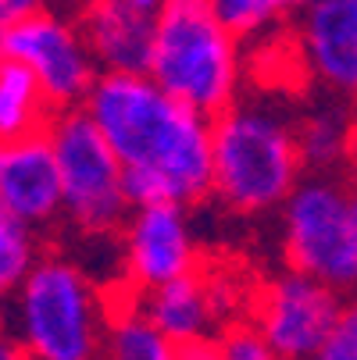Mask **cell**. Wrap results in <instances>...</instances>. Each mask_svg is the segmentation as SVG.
<instances>
[{
    "label": "cell",
    "instance_id": "9a60e30c",
    "mask_svg": "<svg viewBox=\"0 0 357 360\" xmlns=\"http://www.w3.org/2000/svg\"><path fill=\"white\" fill-rule=\"evenodd\" d=\"M100 353L104 360H182V346L143 314L136 292L125 285L111 296V318Z\"/></svg>",
    "mask_w": 357,
    "mask_h": 360
},
{
    "label": "cell",
    "instance_id": "ac0fdd59",
    "mask_svg": "<svg viewBox=\"0 0 357 360\" xmlns=\"http://www.w3.org/2000/svg\"><path fill=\"white\" fill-rule=\"evenodd\" d=\"M211 4L239 39H261L289 25L308 0H211Z\"/></svg>",
    "mask_w": 357,
    "mask_h": 360
},
{
    "label": "cell",
    "instance_id": "4316f807",
    "mask_svg": "<svg viewBox=\"0 0 357 360\" xmlns=\"http://www.w3.org/2000/svg\"><path fill=\"white\" fill-rule=\"evenodd\" d=\"M82 360H104V356H82Z\"/></svg>",
    "mask_w": 357,
    "mask_h": 360
},
{
    "label": "cell",
    "instance_id": "7a4b0ae2",
    "mask_svg": "<svg viewBox=\"0 0 357 360\" xmlns=\"http://www.w3.org/2000/svg\"><path fill=\"white\" fill-rule=\"evenodd\" d=\"M303 175L296 111H286L279 100L236 96L215 115V196L229 211H275Z\"/></svg>",
    "mask_w": 357,
    "mask_h": 360
},
{
    "label": "cell",
    "instance_id": "8fae6325",
    "mask_svg": "<svg viewBox=\"0 0 357 360\" xmlns=\"http://www.w3.org/2000/svg\"><path fill=\"white\" fill-rule=\"evenodd\" d=\"M289 39L303 79L357 100V0H308L289 22Z\"/></svg>",
    "mask_w": 357,
    "mask_h": 360
},
{
    "label": "cell",
    "instance_id": "d4e9b609",
    "mask_svg": "<svg viewBox=\"0 0 357 360\" xmlns=\"http://www.w3.org/2000/svg\"><path fill=\"white\" fill-rule=\"evenodd\" d=\"M86 4V0H50V8H58V11H79Z\"/></svg>",
    "mask_w": 357,
    "mask_h": 360
},
{
    "label": "cell",
    "instance_id": "e0dca14e",
    "mask_svg": "<svg viewBox=\"0 0 357 360\" xmlns=\"http://www.w3.org/2000/svg\"><path fill=\"white\" fill-rule=\"evenodd\" d=\"M39 257L43 253H39L36 229L25 225L18 214H11L8 203L0 200V307L18 292V285L25 282V275L32 271Z\"/></svg>",
    "mask_w": 357,
    "mask_h": 360
},
{
    "label": "cell",
    "instance_id": "44dd1931",
    "mask_svg": "<svg viewBox=\"0 0 357 360\" xmlns=\"http://www.w3.org/2000/svg\"><path fill=\"white\" fill-rule=\"evenodd\" d=\"M46 4L50 0H0V29L32 15V11H39V8H46Z\"/></svg>",
    "mask_w": 357,
    "mask_h": 360
},
{
    "label": "cell",
    "instance_id": "3957f363",
    "mask_svg": "<svg viewBox=\"0 0 357 360\" xmlns=\"http://www.w3.org/2000/svg\"><path fill=\"white\" fill-rule=\"evenodd\" d=\"M146 75H154L182 104L215 118L243 86L239 36L222 22L211 0H165L154 15Z\"/></svg>",
    "mask_w": 357,
    "mask_h": 360
},
{
    "label": "cell",
    "instance_id": "277c9868",
    "mask_svg": "<svg viewBox=\"0 0 357 360\" xmlns=\"http://www.w3.org/2000/svg\"><path fill=\"white\" fill-rule=\"evenodd\" d=\"M111 300L65 253H43L11 296V332L36 360L100 356Z\"/></svg>",
    "mask_w": 357,
    "mask_h": 360
},
{
    "label": "cell",
    "instance_id": "603a6c76",
    "mask_svg": "<svg viewBox=\"0 0 357 360\" xmlns=\"http://www.w3.org/2000/svg\"><path fill=\"white\" fill-rule=\"evenodd\" d=\"M182 360H218V349L215 342H193V346H182Z\"/></svg>",
    "mask_w": 357,
    "mask_h": 360
},
{
    "label": "cell",
    "instance_id": "cb8c5ba5",
    "mask_svg": "<svg viewBox=\"0 0 357 360\" xmlns=\"http://www.w3.org/2000/svg\"><path fill=\"white\" fill-rule=\"evenodd\" d=\"M129 4H132V8H139V11H150V15H158L165 0H129Z\"/></svg>",
    "mask_w": 357,
    "mask_h": 360
},
{
    "label": "cell",
    "instance_id": "7c38bea8",
    "mask_svg": "<svg viewBox=\"0 0 357 360\" xmlns=\"http://www.w3.org/2000/svg\"><path fill=\"white\" fill-rule=\"evenodd\" d=\"M0 200L32 229H46L65 214L61 172L46 132L0 143Z\"/></svg>",
    "mask_w": 357,
    "mask_h": 360
},
{
    "label": "cell",
    "instance_id": "7402d4cb",
    "mask_svg": "<svg viewBox=\"0 0 357 360\" xmlns=\"http://www.w3.org/2000/svg\"><path fill=\"white\" fill-rule=\"evenodd\" d=\"M0 360H36V356L25 349V342H22L15 332L0 328Z\"/></svg>",
    "mask_w": 357,
    "mask_h": 360
},
{
    "label": "cell",
    "instance_id": "9c48e42d",
    "mask_svg": "<svg viewBox=\"0 0 357 360\" xmlns=\"http://www.w3.org/2000/svg\"><path fill=\"white\" fill-rule=\"evenodd\" d=\"M343 300L346 296L329 282L289 268L250 292L246 318L265 332L282 360H311L329 339Z\"/></svg>",
    "mask_w": 357,
    "mask_h": 360
},
{
    "label": "cell",
    "instance_id": "5bb4252c",
    "mask_svg": "<svg viewBox=\"0 0 357 360\" xmlns=\"http://www.w3.org/2000/svg\"><path fill=\"white\" fill-rule=\"evenodd\" d=\"M296 136L308 172H343L357 153V100L322 93L296 111Z\"/></svg>",
    "mask_w": 357,
    "mask_h": 360
},
{
    "label": "cell",
    "instance_id": "d6986e66",
    "mask_svg": "<svg viewBox=\"0 0 357 360\" xmlns=\"http://www.w3.org/2000/svg\"><path fill=\"white\" fill-rule=\"evenodd\" d=\"M215 349H218V360H282V353L265 339V332L246 314L222 328V335L215 339Z\"/></svg>",
    "mask_w": 357,
    "mask_h": 360
},
{
    "label": "cell",
    "instance_id": "5b68a950",
    "mask_svg": "<svg viewBox=\"0 0 357 360\" xmlns=\"http://www.w3.org/2000/svg\"><path fill=\"white\" fill-rule=\"evenodd\" d=\"M279 211L286 268L357 292V175L308 172Z\"/></svg>",
    "mask_w": 357,
    "mask_h": 360
},
{
    "label": "cell",
    "instance_id": "2e32d148",
    "mask_svg": "<svg viewBox=\"0 0 357 360\" xmlns=\"http://www.w3.org/2000/svg\"><path fill=\"white\" fill-rule=\"evenodd\" d=\"M54 115L58 108L50 104L39 79L22 61L0 54V143L46 132Z\"/></svg>",
    "mask_w": 357,
    "mask_h": 360
},
{
    "label": "cell",
    "instance_id": "30bf717a",
    "mask_svg": "<svg viewBox=\"0 0 357 360\" xmlns=\"http://www.w3.org/2000/svg\"><path fill=\"white\" fill-rule=\"evenodd\" d=\"M122 285L132 292L158 289L200 264V246L182 203H143L122 225Z\"/></svg>",
    "mask_w": 357,
    "mask_h": 360
},
{
    "label": "cell",
    "instance_id": "8992f818",
    "mask_svg": "<svg viewBox=\"0 0 357 360\" xmlns=\"http://www.w3.org/2000/svg\"><path fill=\"white\" fill-rule=\"evenodd\" d=\"M61 172L65 218L86 236L122 232L132 200L125 193V168L118 153L82 108H65L46 129Z\"/></svg>",
    "mask_w": 357,
    "mask_h": 360
},
{
    "label": "cell",
    "instance_id": "4fadbf2b",
    "mask_svg": "<svg viewBox=\"0 0 357 360\" xmlns=\"http://www.w3.org/2000/svg\"><path fill=\"white\" fill-rule=\"evenodd\" d=\"M75 22L93 50L100 72H146L154 46V15L129 0H86Z\"/></svg>",
    "mask_w": 357,
    "mask_h": 360
},
{
    "label": "cell",
    "instance_id": "6da1fadb",
    "mask_svg": "<svg viewBox=\"0 0 357 360\" xmlns=\"http://www.w3.org/2000/svg\"><path fill=\"white\" fill-rule=\"evenodd\" d=\"M82 111L118 153L132 207H189L215 193V118L182 104L154 75L100 72Z\"/></svg>",
    "mask_w": 357,
    "mask_h": 360
},
{
    "label": "cell",
    "instance_id": "52a82bcc",
    "mask_svg": "<svg viewBox=\"0 0 357 360\" xmlns=\"http://www.w3.org/2000/svg\"><path fill=\"white\" fill-rule=\"evenodd\" d=\"M0 54L22 61L58 111L82 108L93 82L100 79V65L79 22H68L65 11L50 4L0 29Z\"/></svg>",
    "mask_w": 357,
    "mask_h": 360
},
{
    "label": "cell",
    "instance_id": "ffe728a7",
    "mask_svg": "<svg viewBox=\"0 0 357 360\" xmlns=\"http://www.w3.org/2000/svg\"><path fill=\"white\" fill-rule=\"evenodd\" d=\"M311 360H357V292H346L343 311Z\"/></svg>",
    "mask_w": 357,
    "mask_h": 360
},
{
    "label": "cell",
    "instance_id": "ba28073f",
    "mask_svg": "<svg viewBox=\"0 0 357 360\" xmlns=\"http://www.w3.org/2000/svg\"><path fill=\"white\" fill-rule=\"evenodd\" d=\"M136 300L143 314L179 346L215 342L225 325L250 311V289L232 271L211 268L203 261L158 289L136 292Z\"/></svg>",
    "mask_w": 357,
    "mask_h": 360
},
{
    "label": "cell",
    "instance_id": "484cf974",
    "mask_svg": "<svg viewBox=\"0 0 357 360\" xmlns=\"http://www.w3.org/2000/svg\"><path fill=\"white\" fill-rule=\"evenodd\" d=\"M350 172H353V175H357V153H353V165H350Z\"/></svg>",
    "mask_w": 357,
    "mask_h": 360
}]
</instances>
